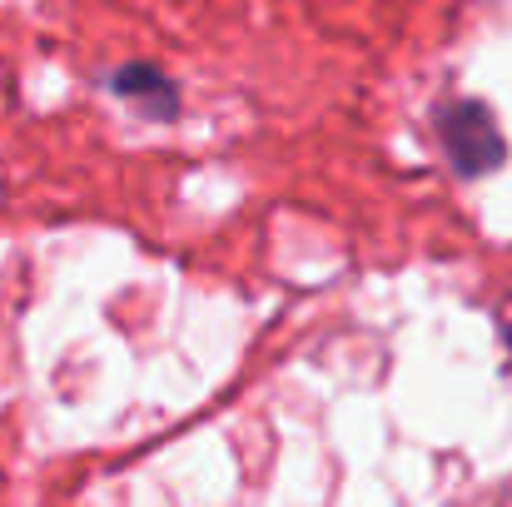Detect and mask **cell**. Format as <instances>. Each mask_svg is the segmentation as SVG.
Instances as JSON below:
<instances>
[{
	"label": "cell",
	"instance_id": "obj_1",
	"mask_svg": "<svg viewBox=\"0 0 512 507\" xmlns=\"http://www.w3.org/2000/svg\"><path fill=\"white\" fill-rule=\"evenodd\" d=\"M443 140H448V155L458 160V169H468V174H483L503 160V135L483 105H453L443 115Z\"/></svg>",
	"mask_w": 512,
	"mask_h": 507
},
{
	"label": "cell",
	"instance_id": "obj_2",
	"mask_svg": "<svg viewBox=\"0 0 512 507\" xmlns=\"http://www.w3.org/2000/svg\"><path fill=\"white\" fill-rule=\"evenodd\" d=\"M115 90H120V95H135L140 105L160 100V115H174V85L160 75V70L130 65V70H120V75H115Z\"/></svg>",
	"mask_w": 512,
	"mask_h": 507
}]
</instances>
